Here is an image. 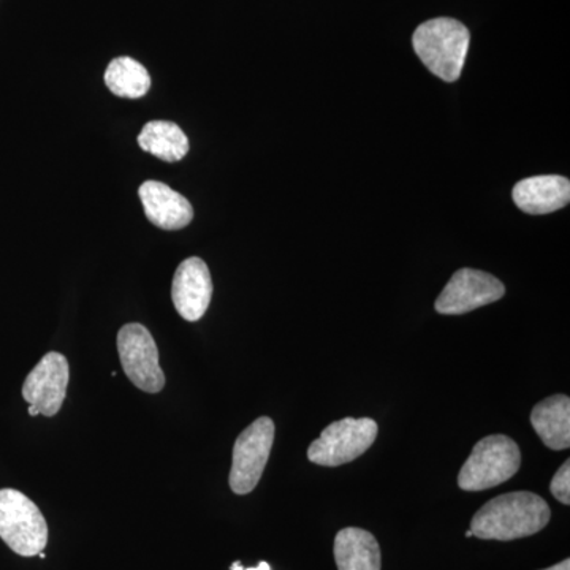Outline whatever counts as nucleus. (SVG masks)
<instances>
[{
  "instance_id": "1",
  "label": "nucleus",
  "mask_w": 570,
  "mask_h": 570,
  "mask_svg": "<svg viewBox=\"0 0 570 570\" xmlns=\"http://www.w3.org/2000/svg\"><path fill=\"white\" fill-rule=\"evenodd\" d=\"M546 499L531 491H515L491 499L472 517V535L483 540H517L538 534L550 523Z\"/></svg>"
},
{
  "instance_id": "2",
  "label": "nucleus",
  "mask_w": 570,
  "mask_h": 570,
  "mask_svg": "<svg viewBox=\"0 0 570 570\" xmlns=\"http://www.w3.org/2000/svg\"><path fill=\"white\" fill-rule=\"evenodd\" d=\"M471 43V33L463 22L436 18L420 24L412 45L420 61L441 80H459Z\"/></svg>"
},
{
  "instance_id": "3",
  "label": "nucleus",
  "mask_w": 570,
  "mask_h": 570,
  "mask_svg": "<svg viewBox=\"0 0 570 570\" xmlns=\"http://www.w3.org/2000/svg\"><path fill=\"white\" fill-rule=\"evenodd\" d=\"M521 452L517 442L504 434L483 438L472 449L459 474L463 491L494 489L519 472Z\"/></svg>"
},
{
  "instance_id": "4",
  "label": "nucleus",
  "mask_w": 570,
  "mask_h": 570,
  "mask_svg": "<svg viewBox=\"0 0 570 570\" xmlns=\"http://www.w3.org/2000/svg\"><path fill=\"white\" fill-rule=\"evenodd\" d=\"M0 539L24 558L37 557L47 547V520L21 491L0 490Z\"/></svg>"
},
{
  "instance_id": "5",
  "label": "nucleus",
  "mask_w": 570,
  "mask_h": 570,
  "mask_svg": "<svg viewBox=\"0 0 570 570\" xmlns=\"http://www.w3.org/2000/svg\"><path fill=\"white\" fill-rule=\"evenodd\" d=\"M377 423L373 419H343L322 431L307 449L311 463L337 468L362 456L376 441Z\"/></svg>"
},
{
  "instance_id": "6",
  "label": "nucleus",
  "mask_w": 570,
  "mask_h": 570,
  "mask_svg": "<svg viewBox=\"0 0 570 570\" xmlns=\"http://www.w3.org/2000/svg\"><path fill=\"white\" fill-rule=\"evenodd\" d=\"M275 422L272 419L261 417L250 423L236 439L228 478L235 494H249L261 482L275 442Z\"/></svg>"
},
{
  "instance_id": "7",
  "label": "nucleus",
  "mask_w": 570,
  "mask_h": 570,
  "mask_svg": "<svg viewBox=\"0 0 570 570\" xmlns=\"http://www.w3.org/2000/svg\"><path fill=\"white\" fill-rule=\"evenodd\" d=\"M119 360L127 379L145 393H159L165 374L159 365V351L149 330L141 324L124 325L118 333Z\"/></svg>"
},
{
  "instance_id": "8",
  "label": "nucleus",
  "mask_w": 570,
  "mask_h": 570,
  "mask_svg": "<svg viewBox=\"0 0 570 570\" xmlns=\"http://www.w3.org/2000/svg\"><path fill=\"white\" fill-rule=\"evenodd\" d=\"M504 295V284L498 277L479 269L463 268L450 277L434 307L444 316H461L491 305Z\"/></svg>"
},
{
  "instance_id": "9",
  "label": "nucleus",
  "mask_w": 570,
  "mask_h": 570,
  "mask_svg": "<svg viewBox=\"0 0 570 570\" xmlns=\"http://www.w3.org/2000/svg\"><path fill=\"white\" fill-rule=\"evenodd\" d=\"M70 367L66 355L50 352L37 363L22 385V397L29 406L39 411V415L55 417L67 396Z\"/></svg>"
},
{
  "instance_id": "10",
  "label": "nucleus",
  "mask_w": 570,
  "mask_h": 570,
  "mask_svg": "<svg viewBox=\"0 0 570 570\" xmlns=\"http://www.w3.org/2000/svg\"><path fill=\"white\" fill-rule=\"evenodd\" d=\"M213 298V281L208 265L200 257L186 258L176 269L171 299L179 316L197 322L205 316Z\"/></svg>"
},
{
  "instance_id": "11",
  "label": "nucleus",
  "mask_w": 570,
  "mask_h": 570,
  "mask_svg": "<svg viewBox=\"0 0 570 570\" xmlns=\"http://www.w3.org/2000/svg\"><path fill=\"white\" fill-rule=\"evenodd\" d=\"M140 200L149 223L163 230H179L194 219V208L184 195L175 193L167 184L146 181L141 184Z\"/></svg>"
},
{
  "instance_id": "12",
  "label": "nucleus",
  "mask_w": 570,
  "mask_h": 570,
  "mask_svg": "<svg viewBox=\"0 0 570 570\" xmlns=\"http://www.w3.org/2000/svg\"><path fill=\"white\" fill-rule=\"evenodd\" d=\"M513 202L528 214H550L564 208L570 202V181L564 176H532L517 183Z\"/></svg>"
},
{
  "instance_id": "13",
  "label": "nucleus",
  "mask_w": 570,
  "mask_h": 570,
  "mask_svg": "<svg viewBox=\"0 0 570 570\" xmlns=\"http://www.w3.org/2000/svg\"><path fill=\"white\" fill-rule=\"evenodd\" d=\"M531 425L551 450L570 448V400L566 395L547 397L531 412Z\"/></svg>"
},
{
  "instance_id": "14",
  "label": "nucleus",
  "mask_w": 570,
  "mask_h": 570,
  "mask_svg": "<svg viewBox=\"0 0 570 570\" xmlns=\"http://www.w3.org/2000/svg\"><path fill=\"white\" fill-rule=\"evenodd\" d=\"M335 561L340 570H381L382 553L376 538L362 528H346L336 534Z\"/></svg>"
},
{
  "instance_id": "15",
  "label": "nucleus",
  "mask_w": 570,
  "mask_h": 570,
  "mask_svg": "<svg viewBox=\"0 0 570 570\" xmlns=\"http://www.w3.org/2000/svg\"><path fill=\"white\" fill-rule=\"evenodd\" d=\"M142 151L153 154L164 163H178L189 151V140L175 122L153 121L138 135Z\"/></svg>"
},
{
  "instance_id": "16",
  "label": "nucleus",
  "mask_w": 570,
  "mask_h": 570,
  "mask_svg": "<svg viewBox=\"0 0 570 570\" xmlns=\"http://www.w3.org/2000/svg\"><path fill=\"white\" fill-rule=\"evenodd\" d=\"M105 82L115 96L122 99H140L151 88L148 70L132 58L112 59L105 71Z\"/></svg>"
},
{
  "instance_id": "17",
  "label": "nucleus",
  "mask_w": 570,
  "mask_h": 570,
  "mask_svg": "<svg viewBox=\"0 0 570 570\" xmlns=\"http://www.w3.org/2000/svg\"><path fill=\"white\" fill-rule=\"evenodd\" d=\"M550 491L561 504H570V461H564V464L558 469L557 474L553 475L550 483Z\"/></svg>"
},
{
  "instance_id": "18",
  "label": "nucleus",
  "mask_w": 570,
  "mask_h": 570,
  "mask_svg": "<svg viewBox=\"0 0 570 570\" xmlns=\"http://www.w3.org/2000/svg\"><path fill=\"white\" fill-rule=\"evenodd\" d=\"M230 570H272V566H269L268 562L262 561L257 568L245 569L243 568L242 562H234V566H232Z\"/></svg>"
},
{
  "instance_id": "19",
  "label": "nucleus",
  "mask_w": 570,
  "mask_h": 570,
  "mask_svg": "<svg viewBox=\"0 0 570 570\" xmlns=\"http://www.w3.org/2000/svg\"><path fill=\"white\" fill-rule=\"evenodd\" d=\"M543 570H570V560L558 562L557 566H551V568Z\"/></svg>"
},
{
  "instance_id": "20",
  "label": "nucleus",
  "mask_w": 570,
  "mask_h": 570,
  "mask_svg": "<svg viewBox=\"0 0 570 570\" xmlns=\"http://www.w3.org/2000/svg\"><path fill=\"white\" fill-rule=\"evenodd\" d=\"M29 415H31V417H36V415H39V411L33 406H29Z\"/></svg>"
},
{
  "instance_id": "21",
  "label": "nucleus",
  "mask_w": 570,
  "mask_h": 570,
  "mask_svg": "<svg viewBox=\"0 0 570 570\" xmlns=\"http://www.w3.org/2000/svg\"><path fill=\"white\" fill-rule=\"evenodd\" d=\"M466 538H472V531H471V530H469V531L466 532Z\"/></svg>"
}]
</instances>
